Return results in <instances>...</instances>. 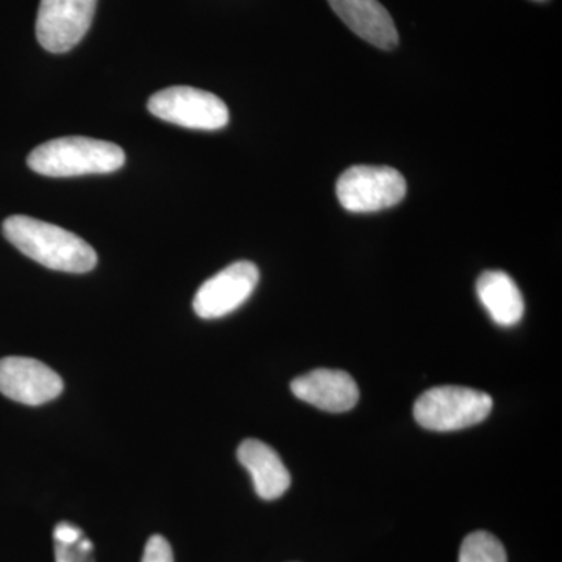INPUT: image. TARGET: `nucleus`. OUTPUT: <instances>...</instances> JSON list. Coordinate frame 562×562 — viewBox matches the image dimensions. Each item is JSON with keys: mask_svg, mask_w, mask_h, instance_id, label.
<instances>
[{"mask_svg": "<svg viewBox=\"0 0 562 562\" xmlns=\"http://www.w3.org/2000/svg\"><path fill=\"white\" fill-rule=\"evenodd\" d=\"M143 562H173L171 543L162 536H151L144 549Z\"/></svg>", "mask_w": 562, "mask_h": 562, "instance_id": "nucleus-15", "label": "nucleus"}, {"mask_svg": "<svg viewBox=\"0 0 562 562\" xmlns=\"http://www.w3.org/2000/svg\"><path fill=\"white\" fill-rule=\"evenodd\" d=\"M2 232L25 257L54 271L85 273L98 265V255L90 244L57 225L11 216L3 222Z\"/></svg>", "mask_w": 562, "mask_h": 562, "instance_id": "nucleus-1", "label": "nucleus"}, {"mask_svg": "<svg viewBox=\"0 0 562 562\" xmlns=\"http://www.w3.org/2000/svg\"><path fill=\"white\" fill-rule=\"evenodd\" d=\"M536 2H543V0H536Z\"/></svg>", "mask_w": 562, "mask_h": 562, "instance_id": "nucleus-17", "label": "nucleus"}, {"mask_svg": "<svg viewBox=\"0 0 562 562\" xmlns=\"http://www.w3.org/2000/svg\"><path fill=\"white\" fill-rule=\"evenodd\" d=\"M260 271L250 261H236L199 288L194 312L202 319H220L238 310L254 294Z\"/></svg>", "mask_w": 562, "mask_h": 562, "instance_id": "nucleus-7", "label": "nucleus"}, {"mask_svg": "<svg viewBox=\"0 0 562 562\" xmlns=\"http://www.w3.org/2000/svg\"><path fill=\"white\" fill-rule=\"evenodd\" d=\"M83 531L68 522L58 524L54 530V541L58 543H74L83 538Z\"/></svg>", "mask_w": 562, "mask_h": 562, "instance_id": "nucleus-16", "label": "nucleus"}, {"mask_svg": "<svg viewBox=\"0 0 562 562\" xmlns=\"http://www.w3.org/2000/svg\"><path fill=\"white\" fill-rule=\"evenodd\" d=\"M55 562H92V542L85 536L74 543L55 542Z\"/></svg>", "mask_w": 562, "mask_h": 562, "instance_id": "nucleus-14", "label": "nucleus"}, {"mask_svg": "<svg viewBox=\"0 0 562 562\" xmlns=\"http://www.w3.org/2000/svg\"><path fill=\"white\" fill-rule=\"evenodd\" d=\"M0 392L11 401L38 406L61 394L63 380L49 366L33 358H2Z\"/></svg>", "mask_w": 562, "mask_h": 562, "instance_id": "nucleus-8", "label": "nucleus"}, {"mask_svg": "<svg viewBox=\"0 0 562 562\" xmlns=\"http://www.w3.org/2000/svg\"><path fill=\"white\" fill-rule=\"evenodd\" d=\"M406 180L387 166H353L341 173L336 195L350 213H375L392 209L403 201Z\"/></svg>", "mask_w": 562, "mask_h": 562, "instance_id": "nucleus-4", "label": "nucleus"}, {"mask_svg": "<svg viewBox=\"0 0 562 562\" xmlns=\"http://www.w3.org/2000/svg\"><path fill=\"white\" fill-rule=\"evenodd\" d=\"M147 109L158 120L192 131H220L231 121V113L222 99L192 87L158 91L147 102Z\"/></svg>", "mask_w": 562, "mask_h": 562, "instance_id": "nucleus-5", "label": "nucleus"}, {"mask_svg": "<svg viewBox=\"0 0 562 562\" xmlns=\"http://www.w3.org/2000/svg\"><path fill=\"white\" fill-rule=\"evenodd\" d=\"M98 0H41L36 38L44 49L65 54L90 31Z\"/></svg>", "mask_w": 562, "mask_h": 562, "instance_id": "nucleus-6", "label": "nucleus"}, {"mask_svg": "<svg viewBox=\"0 0 562 562\" xmlns=\"http://www.w3.org/2000/svg\"><path fill=\"white\" fill-rule=\"evenodd\" d=\"M291 391L301 401L328 413L350 412L360 398L358 384L349 373L336 369H316L291 383Z\"/></svg>", "mask_w": 562, "mask_h": 562, "instance_id": "nucleus-9", "label": "nucleus"}, {"mask_svg": "<svg viewBox=\"0 0 562 562\" xmlns=\"http://www.w3.org/2000/svg\"><path fill=\"white\" fill-rule=\"evenodd\" d=\"M238 460L249 471L255 491L262 501H276L290 490L291 473L268 443L246 439L239 446Z\"/></svg>", "mask_w": 562, "mask_h": 562, "instance_id": "nucleus-11", "label": "nucleus"}, {"mask_svg": "<svg viewBox=\"0 0 562 562\" xmlns=\"http://www.w3.org/2000/svg\"><path fill=\"white\" fill-rule=\"evenodd\" d=\"M124 150L109 140L87 136H65L41 144L29 155L33 172L46 177H77L120 171Z\"/></svg>", "mask_w": 562, "mask_h": 562, "instance_id": "nucleus-2", "label": "nucleus"}, {"mask_svg": "<svg viewBox=\"0 0 562 562\" xmlns=\"http://www.w3.org/2000/svg\"><path fill=\"white\" fill-rule=\"evenodd\" d=\"M331 10L360 38L383 50L397 47L398 32L379 0H328Z\"/></svg>", "mask_w": 562, "mask_h": 562, "instance_id": "nucleus-10", "label": "nucleus"}, {"mask_svg": "<svg viewBox=\"0 0 562 562\" xmlns=\"http://www.w3.org/2000/svg\"><path fill=\"white\" fill-rule=\"evenodd\" d=\"M458 562H508L505 547L486 531H475L465 536Z\"/></svg>", "mask_w": 562, "mask_h": 562, "instance_id": "nucleus-13", "label": "nucleus"}, {"mask_svg": "<svg viewBox=\"0 0 562 562\" xmlns=\"http://www.w3.org/2000/svg\"><path fill=\"white\" fill-rule=\"evenodd\" d=\"M476 294L491 319L501 327L522 321L525 302L516 281L506 272L486 271L476 281Z\"/></svg>", "mask_w": 562, "mask_h": 562, "instance_id": "nucleus-12", "label": "nucleus"}, {"mask_svg": "<svg viewBox=\"0 0 562 562\" xmlns=\"http://www.w3.org/2000/svg\"><path fill=\"white\" fill-rule=\"evenodd\" d=\"M492 405L486 392L464 386H438L417 398L414 417L427 430L457 431L486 419Z\"/></svg>", "mask_w": 562, "mask_h": 562, "instance_id": "nucleus-3", "label": "nucleus"}]
</instances>
